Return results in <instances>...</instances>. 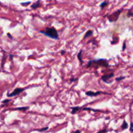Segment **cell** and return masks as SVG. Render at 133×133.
<instances>
[{
    "mask_svg": "<svg viewBox=\"0 0 133 133\" xmlns=\"http://www.w3.org/2000/svg\"><path fill=\"white\" fill-rule=\"evenodd\" d=\"M91 66L95 68L108 67L109 66V64H108V61L106 59L100 58V59L92 60V61H89L88 64L87 65V68H90Z\"/></svg>",
    "mask_w": 133,
    "mask_h": 133,
    "instance_id": "6da1fadb",
    "label": "cell"
},
{
    "mask_svg": "<svg viewBox=\"0 0 133 133\" xmlns=\"http://www.w3.org/2000/svg\"><path fill=\"white\" fill-rule=\"evenodd\" d=\"M40 33L43 34L45 36H48L51 38L55 39V40H57L59 38L58 32L54 27H47L44 31H40Z\"/></svg>",
    "mask_w": 133,
    "mask_h": 133,
    "instance_id": "7a4b0ae2",
    "label": "cell"
},
{
    "mask_svg": "<svg viewBox=\"0 0 133 133\" xmlns=\"http://www.w3.org/2000/svg\"><path fill=\"white\" fill-rule=\"evenodd\" d=\"M121 12V10H117V11L115 12L114 13H113L112 14H111L109 17H108V19H109L110 22H116L117 20L119 18V16L120 15V13Z\"/></svg>",
    "mask_w": 133,
    "mask_h": 133,
    "instance_id": "3957f363",
    "label": "cell"
},
{
    "mask_svg": "<svg viewBox=\"0 0 133 133\" xmlns=\"http://www.w3.org/2000/svg\"><path fill=\"white\" fill-rule=\"evenodd\" d=\"M24 90L23 88H17L16 89L14 90L13 92L11 94H7V96L8 97H14V96H17V95L20 94V93H22L23 91Z\"/></svg>",
    "mask_w": 133,
    "mask_h": 133,
    "instance_id": "277c9868",
    "label": "cell"
},
{
    "mask_svg": "<svg viewBox=\"0 0 133 133\" xmlns=\"http://www.w3.org/2000/svg\"><path fill=\"white\" fill-rule=\"evenodd\" d=\"M114 76V74L113 73H112V74H110L108 75H104L102 76V80L103 81V82L106 83H108V80L110 79L111 78L113 77Z\"/></svg>",
    "mask_w": 133,
    "mask_h": 133,
    "instance_id": "5b68a950",
    "label": "cell"
},
{
    "mask_svg": "<svg viewBox=\"0 0 133 133\" xmlns=\"http://www.w3.org/2000/svg\"><path fill=\"white\" fill-rule=\"evenodd\" d=\"M102 93V92H100V91H99V92H93L92 91H89V92H87L86 93V94L87 96H90V97H92V96H96Z\"/></svg>",
    "mask_w": 133,
    "mask_h": 133,
    "instance_id": "8992f818",
    "label": "cell"
},
{
    "mask_svg": "<svg viewBox=\"0 0 133 133\" xmlns=\"http://www.w3.org/2000/svg\"><path fill=\"white\" fill-rule=\"evenodd\" d=\"M39 6H40V0H38L35 3L33 4V5H31V7L32 8V9H37V8L39 7Z\"/></svg>",
    "mask_w": 133,
    "mask_h": 133,
    "instance_id": "52a82bcc",
    "label": "cell"
},
{
    "mask_svg": "<svg viewBox=\"0 0 133 133\" xmlns=\"http://www.w3.org/2000/svg\"><path fill=\"white\" fill-rule=\"evenodd\" d=\"M80 107H74L72 108V111H71V114H75L78 110H80Z\"/></svg>",
    "mask_w": 133,
    "mask_h": 133,
    "instance_id": "ba28073f",
    "label": "cell"
},
{
    "mask_svg": "<svg viewBox=\"0 0 133 133\" xmlns=\"http://www.w3.org/2000/svg\"><path fill=\"white\" fill-rule=\"evenodd\" d=\"M93 35V31L89 30V31H87V32L85 34L84 36H83V38H86L87 37H89V36H91Z\"/></svg>",
    "mask_w": 133,
    "mask_h": 133,
    "instance_id": "9c48e42d",
    "label": "cell"
},
{
    "mask_svg": "<svg viewBox=\"0 0 133 133\" xmlns=\"http://www.w3.org/2000/svg\"><path fill=\"white\" fill-rule=\"evenodd\" d=\"M121 128H122V129H126L128 128V124L125 121H124L123 123V125H121Z\"/></svg>",
    "mask_w": 133,
    "mask_h": 133,
    "instance_id": "30bf717a",
    "label": "cell"
},
{
    "mask_svg": "<svg viewBox=\"0 0 133 133\" xmlns=\"http://www.w3.org/2000/svg\"><path fill=\"white\" fill-rule=\"evenodd\" d=\"M29 109V107H19V108H16V110H23V111H25V110H27Z\"/></svg>",
    "mask_w": 133,
    "mask_h": 133,
    "instance_id": "8fae6325",
    "label": "cell"
},
{
    "mask_svg": "<svg viewBox=\"0 0 133 133\" xmlns=\"http://www.w3.org/2000/svg\"><path fill=\"white\" fill-rule=\"evenodd\" d=\"M106 5H108V3L106 2V1H104V2H102L101 4H100V6L102 8V9H103V8L105 7Z\"/></svg>",
    "mask_w": 133,
    "mask_h": 133,
    "instance_id": "7c38bea8",
    "label": "cell"
},
{
    "mask_svg": "<svg viewBox=\"0 0 133 133\" xmlns=\"http://www.w3.org/2000/svg\"><path fill=\"white\" fill-rule=\"evenodd\" d=\"M81 53H82V51H80L79 52V53L78 54V59H79V61H80L81 62H83L82 58H81Z\"/></svg>",
    "mask_w": 133,
    "mask_h": 133,
    "instance_id": "4fadbf2b",
    "label": "cell"
},
{
    "mask_svg": "<svg viewBox=\"0 0 133 133\" xmlns=\"http://www.w3.org/2000/svg\"><path fill=\"white\" fill-rule=\"evenodd\" d=\"M48 129V127H44V128L41 129H39L38 130L39 131H40V132H43V131H46V130Z\"/></svg>",
    "mask_w": 133,
    "mask_h": 133,
    "instance_id": "5bb4252c",
    "label": "cell"
},
{
    "mask_svg": "<svg viewBox=\"0 0 133 133\" xmlns=\"http://www.w3.org/2000/svg\"><path fill=\"white\" fill-rule=\"evenodd\" d=\"M31 3V2L30 1H28V2H26V3H21V5H23V6H26V5H29V4Z\"/></svg>",
    "mask_w": 133,
    "mask_h": 133,
    "instance_id": "9a60e30c",
    "label": "cell"
},
{
    "mask_svg": "<svg viewBox=\"0 0 133 133\" xmlns=\"http://www.w3.org/2000/svg\"><path fill=\"white\" fill-rule=\"evenodd\" d=\"M83 109L84 110H93V111H98L97 110H94V109H89V108H83Z\"/></svg>",
    "mask_w": 133,
    "mask_h": 133,
    "instance_id": "2e32d148",
    "label": "cell"
},
{
    "mask_svg": "<svg viewBox=\"0 0 133 133\" xmlns=\"http://www.w3.org/2000/svg\"><path fill=\"white\" fill-rule=\"evenodd\" d=\"M125 79V77H121L116 78V81H119L122 80V79Z\"/></svg>",
    "mask_w": 133,
    "mask_h": 133,
    "instance_id": "e0dca14e",
    "label": "cell"
},
{
    "mask_svg": "<svg viewBox=\"0 0 133 133\" xmlns=\"http://www.w3.org/2000/svg\"><path fill=\"white\" fill-rule=\"evenodd\" d=\"M130 131L131 132H133V123H130Z\"/></svg>",
    "mask_w": 133,
    "mask_h": 133,
    "instance_id": "ac0fdd59",
    "label": "cell"
},
{
    "mask_svg": "<svg viewBox=\"0 0 133 133\" xmlns=\"http://www.w3.org/2000/svg\"><path fill=\"white\" fill-rule=\"evenodd\" d=\"M9 101H10V100L9 99H5V100H3V101H2L3 103H9Z\"/></svg>",
    "mask_w": 133,
    "mask_h": 133,
    "instance_id": "d6986e66",
    "label": "cell"
},
{
    "mask_svg": "<svg viewBox=\"0 0 133 133\" xmlns=\"http://www.w3.org/2000/svg\"><path fill=\"white\" fill-rule=\"evenodd\" d=\"M125 48H126V44H125V42L123 43V51H124L125 49Z\"/></svg>",
    "mask_w": 133,
    "mask_h": 133,
    "instance_id": "ffe728a7",
    "label": "cell"
},
{
    "mask_svg": "<svg viewBox=\"0 0 133 133\" xmlns=\"http://www.w3.org/2000/svg\"><path fill=\"white\" fill-rule=\"evenodd\" d=\"M7 36L9 38H10V39H13V36H11V35H10V33H7Z\"/></svg>",
    "mask_w": 133,
    "mask_h": 133,
    "instance_id": "44dd1931",
    "label": "cell"
},
{
    "mask_svg": "<svg viewBox=\"0 0 133 133\" xmlns=\"http://www.w3.org/2000/svg\"><path fill=\"white\" fill-rule=\"evenodd\" d=\"M78 80V79H70V81L71 82H74V81H77Z\"/></svg>",
    "mask_w": 133,
    "mask_h": 133,
    "instance_id": "7402d4cb",
    "label": "cell"
},
{
    "mask_svg": "<svg viewBox=\"0 0 133 133\" xmlns=\"http://www.w3.org/2000/svg\"><path fill=\"white\" fill-rule=\"evenodd\" d=\"M107 132L106 130H102V131H99V132Z\"/></svg>",
    "mask_w": 133,
    "mask_h": 133,
    "instance_id": "603a6c76",
    "label": "cell"
},
{
    "mask_svg": "<svg viewBox=\"0 0 133 133\" xmlns=\"http://www.w3.org/2000/svg\"><path fill=\"white\" fill-rule=\"evenodd\" d=\"M128 16H133V14H132V13L129 12V14H128Z\"/></svg>",
    "mask_w": 133,
    "mask_h": 133,
    "instance_id": "cb8c5ba5",
    "label": "cell"
},
{
    "mask_svg": "<svg viewBox=\"0 0 133 133\" xmlns=\"http://www.w3.org/2000/svg\"><path fill=\"white\" fill-rule=\"evenodd\" d=\"M61 53V55H64L65 53V51H62Z\"/></svg>",
    "mask_w": 133,
    "mask_h": 133,
    "instance_id": "d4e9b609",
    "label": "cell"
},
{
    "mask_svg": "<svg viewBox=\"0 0 133 133\" xmlns=\"http://www.w3.org/2000/svg\"><path fill=\"white\" fill-rule=\"evenodd\" d=\"M75 132H76V133H77V132H80V131H76Z\"/></svg>",
    "mask_w": 133,
    "mask_h": 133,
    "instance_id": "484cf974",
    "label": "cell"
}]
</instances>
